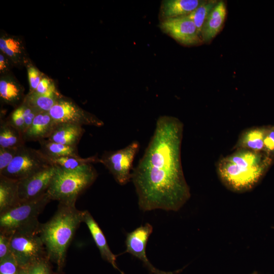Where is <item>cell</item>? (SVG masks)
Here are the masks:
<instances>
[{
	"instance_id": "obj_16",
	"label": "cell",
	"mask_w": 274,
	"mask_h": 274,
	"mask_svg": "<svg viewBox=\"0 0 274 274\" xmlns=\"http://www.w3.org/2000/svg\"><path fill=\"white\" fill-rule=\"evenodd\" d=\"M203 1L199 0H165L161 2L159 18L161 20L187 16Z\"/></svg>"
},
{
	"instance_id": "obj_31",
	"label": "cell",
	"mask_w": 274,
	"mask_h": 274,
	"mask_svg": "<svg viewBox=\"0 0 274 274\" xmlns=\"http://www.w3.org/2000/svg\"><path fill=\"white\" fill-rule=\"evenodd\" d=\"M6 120L23 135L25 131V122L23 116L22 108L21 105L12 112L9 118Z\"/></svg>"
},
{
	"instance_id": "obj_15",
	"label": "cell",
	"mask_w": 274,
	"mask_h": 274,
	"mask_svg": "<svg viewBox=\"0 0 274 274\" xmlns=\"http://www.w3.org/2000/svg\"><path fill=\"white\" fill-rule=\"evenodd\" d=\"M84 132V129L80 125L57 123L47 139L66 146H77Z\"/></svg>"
},
{
	"instance_id": "obj_19",
	"label": "cell",
	"mask_w": 274,
	"mask_h": 274,
	"mask_svg": "<svg viewBox=\"0 0 274 274\" xmlns=\"http://www.w3.org/2000/svg\"><path fill=\"white\" fill-rule=\"evenodd\" d=\"M267 126L255 127L244 131L240 135L234 148L264 151V139Z\"/></svg>"
},
{
	"instance_id": "obj_38",
	"label": "cell",
	"mask_w": 274,
	"mask_h": 274,
	"mask_svg": "<svg viewBox=\"0 0 274 274\" xmlns=\"http://www.w3.org/2000/svg\"><path fill=\"white\" fill-rule=\"evenodd\" d=\"M19 274H28L27 269L21 268Z\"/></svg>"
},
{
	"instance_id": "obj_37",
	"label": "cell",
	"mask_w": 274,
	"mask_h": 274,
	"mask_svg": "<svg viewBox=\"0 0 274 274\" xmlns=\"http://www.w3.org/2000/svg\"><path fill=\"white\" fill-rule=\"evenodd\" d=\"M7 61L4 55L2 54L0 55V71H4L7 68Z\"/></svg>"
},
{
	"instance_id": "obj_13",
	"label": "cell",
	"mask_w": 274,
	"mask_h": 274,
	"mask_svg": "<svg viewBox=\"0 0 274 274\" xmlns=\"http://www.w3.org/2000/svg\"><path fill=\"white\" fill-rule=\"evenodd\" d=\"M83 222L87 225L102 258L110 263L115 269L121 272L117 265V256L110 249L102 231L87 210L83 211Z\"/></svg>"
},
{
	"instance_id": "obj_24",
	"label": "cell",
	"mask_w": 274,
	"mask_h": 274,
	"mask_svg": "<svg viewBox=\"0 0 274 274\" xmlns=\"http://www.w3.org/2000/svg\"><path fill=\"white\" fill-rule=\"evenodd\" d=\"M53 164L59 168L73 170L88 164L100 163V158L97 155L86 158L80 156H68L51 159Z\"/></svg>"
},
{
	"instance_id": "obj_8",
	"label": "cell",
	"mask_w": 274,
	"mask_h": 274,
	"mask_svg": "<svg viewBox=\"0 0 274 274\" xmlns=\"http://www.w3.org/2000/svg\"><path fill=\"white\" fill-rule=\"evenodd\" d=\"M10 252L21 268L47 257L39 233H14L10 242Z\"/></svg>"
},
{
	"instance_id": "obj_29",
	"label": "cell",
	"mask_w": 274,
	"mask_h": 274,
	"mask_svg": "<svg viewBox=\"0 0 274 274\" xmlns=\"http://www.w3.org/2000/svg\"><path fill=\"white\" fill-rule=\"evenodd\" d=\"M28 274H51L50 261L44 258L26 268Z\"/></svg>"
},
{
	"instance_id": "obj_4",
	"label": "cell",
	"mask_w": 274,
	"mask_h": 274,
	"mask_svg": "<svg viewBox=\"0 0 274 274\" xmlns=\"http://www.w3.org/2000/svg\"><path fill=\"white\" fill-rule=\"evenodd\" d=\"M51 200L47 193L33 199L21 201L18 205L0 214V232L39 233L38 217Z\"/></svg>"
},
{
	"instance_id": "obj_27",
	"label": "cell",
	"mask_w": 274,
	"mask_h": 274,
	"mask_svg": "<svg viewBox=\"0 0 274 274\" xmlns=\"http://www.w3.org/2000/svg\"><path fill=\"white\" fill-rule=\"evenodd\" d=\"M0 49L4 54L13 58L18 57L22 51L21 43L12 38H1Z\"/></svg>"
},
{
	"instance_id": "obj_6",
	"label": "cell",
	"mask_w": 274,
	"mask_h": 274,
	"mask_svg": "<svg viewBox=\"0 0 274 274\" xmlns=\"http://www.w3.org/2000/svg\"><path fill=\"white\" fill-rule=\"evenodd\" d=\"M54 165L50 158L40 150L21 146L9 165L1 175L20 180Z\"/></svg>"
},
{
	"instance_id": "obj_21",
	"label": "cell",
	"mask_w": 274,
	"mask_h": 274,
	"mask_svg": "<svg viewBox=\"0 0 274 274\" xmlns=\"http://www.w3.org/2000/svg\"><path fill=\"white\" fill-rule=\"evenodd\" d=\"M39 142L41 146L40 150L51 159L68 156H80L77 146H66L48 139L42 140Z\"/></svg>"
},
{
	"instance_id": "obj_20",
	"label": "cell",
	"mask_w": 274,
	"mask_h": 274,
	"mask_svg": "<svg viewBox=\"0 0 274 274\" xmlns=\"http://www.w3.org/2000/svg\"><path fill=\"white\" fill-rule=\"evenodd\" d=\"M271 157L274 156L264 151L238 149L224 159L241 167H251L260 164Z\"/></svg>"
},
{
	"instance_id": "obj_7",
	"label": "cell",
	"mask_w": 274,
	"mask_h": 274,
	"mask_svg": "<svg viewBox=\"0 0 274 274\" xmlns=\"http://www.w3.org/2000/svg\"><path fill=\"white\" fill-rule=\"evenodd\" d=\"M139 148V143L134 141L119 150L106 151L100 158V163L109 170L118 184L124 185L131 181L133 162Z\"/></svg>"
},
{
	"instance_id": "obj_2",
	"label": "cell",
	"mask_w": 274,
	"mask_h": 274,
	"mask_svg": "<svg viewBox=\"0 0 274 274\" xmlns=\"http://www.w3.org/2000/svg\"><path fill=\"white\" fill-rule=\"evenodd\" d=\"M83 211L75 204L59 202L57 209L47 222L40 224L39 235L48 258L56 265L57 273L64 267L68 247L81 222Z\"/></svg>"
},
{
	"instance_id": "obj_28",
	"label": "cell",
	"mask_w": 274,
	"mask_h": 274,
	"mask_svg": "<svg viewBox=\"0 0 274 274\" xmlns=\"http://www.w3.org/2000/svg\"><path fill=\"white\" fill-rule=\"evenodd\" d=\"M20 269L11 253L0 260V274H19Z\"/></svg>"
},
{
	"instance_id": "obj_25",
	"label": "cell",
	"mask_w": 274,
	"mask_h": 274,
	"mask_svg": "<svg viewBox=\"0 0 274 274\" xmlns=\"http://www.w3.org/2000/svg\"><path fill=\"white\" fill-rule=\"evenodd\" d=\"M61 98L59 96H50L30 92L23 100L39 112H48Z\"/></svg>"
},
{
	"instance_id": "obj_3",
	"label": "cell",
	"mask_w": 274,
	"mask_h": 274,
	"mask_svg": "<svg viewBox=\"0 0 274 274\" xmlns=\"http://www.w3.org/2000/svg\"><path fill=\"white\" fill-rule=\"evenodd\" d=\"M97 176L92 164L73 170L56 166V173L46 193L51 200L75 204L78 196L92 185Z\"/></svg>"
},
{
	"instance_id": "obj_17",
	"label": "cell",
	"mask_w": 274,
	"mask_h": 274,
	"mask_svg": "<svg viewBox=\"0 0 274 274\" xmlns=\"http://www.w3.org/2000/svg\"><path fill=\"white\" fill-rule=\"evenodd\" d=\"M226 16V8L223 1L217 2L203 25L201 37L206 42L212 40L222 27Z\"/></svg>"
},
{
	"instance_id": "obj_34",
	"label": "cell",
	"mask_w": 274,
	"mask_h": 274,
	"mask_svg": "<svg viewBox=\"0 0 274 274\" xmlns=\"http://www.w3.org/2000/svg\"><path fill=\"white\" fill-rule=\"evenodd\" d=\"M11 236L0 232V260H2L10 253V242Z\"/></svg>"
},
{
	"instance_id": "obj_40",
	"label": "cell",
	"mask_w": 274,
	"mask_h": 274,
	"mask_svg": "<svg viewBox=\"0 0 274 274\" xmlns=\"http://www.w3.org/2000/svg\"><path fill=\"white\" fill-rule=\"evenodd\" d=\"M120 273L121 274H125V273H124L123 271H121V272H120Z\"/></svg>"
},
{
	"instance_id": "obj_1",
	"label": "cell",
	"mask_w": 274,
	"mask_h": 274,
	"mask_svg": "<svg viewBox=\"0 0 274 274\" xmlns=\"http://www.w3.org/2000/svg\"><path fill=\"white\" fill-rule=\"evenodd\" d=\"M183 124L177 118L159 116L131 181L142 211H177L190 197L181 159Z\"/></svg>"
},
{
	"instance_id": "obj_30",
	"label": "cell",
	"mask_w": 274,
	"mask_h": 274,
	"mask_svg": "<svg viewBox=\"0 0 274 274\" xmlns=\"http://www.w3.org/2000/svg\"><path fill=\"white\" fill-rule=\"evenodd\" d=\"M20 147H0V173L4 170L13 160Z\"/></svg>"
},
{
	"instance_id": "obj_26",
	"label": "cell",
	"mask_w": 274,
	"mask_h": 274,
	"mask_svg": "<svg viewBox=\"0 0 274 274\" xmlns=\"http://www.w3.org/2000/svg\"><path fill=\"white\" fill-rule=\"evenodd\" d=\"M217 3L216 1H203L195 10L187 15L194 23L201 39H202V29L204 22Z\"/></svg>"
},
{
	"instance_id": "obj_32",
	"label": "cell",
	"mask_w": 274,
	"mask_h": 274,
	"mask_svg": "<svg viewBox=\"0 0 274 274\" xmlns=\"http://www.w3.org/2000/svg\"><path fill=\"white\" fill-rule=\"evenodd\" d=\"M21 106L22 108L23 116L25 122V131L31 124L35 117L38 114L41 112H39L38 110L28 105L24 100L23 101V102Z\"/></svg>"
},
{
	"instance_id": "obj_36",
	"label": "cell",
	"mask_w": 274,
	"mask_h": 274,
	"mask_svg": "<svg viewBox=\"0 0 274 274\" xmlns=\"http://www.w3.org/2000/svg\"><path fill=\"white\" fill-rule=\"evenodd\" d=\"M54 86H55L54 84L51 83L49 79L43 78L35 92L38 94L43 95L46 94Z\"/></svg>"
},
{
	"instance_id": "obj_10",
	"label": "cell",
	"mask_w": 274,
	"mask_h": 274,
	"mask_svg": "<svg viewBox=\"0 0 274 274\" xmlns=\"http://www.w3.org/2000/svg\"><path fill=\"white\" fill-rule=\"evenodd\" d=\"M152 231L153 226L147 223L128 233L125 239L126 250L123 253H129L139 259L152 274H178L181 272L183 269L173 271L161 270L150 262L147 257L146 249Z\"/></svg>"
},
{
	"instance_id": "obj_39",
	"label": "cell",
	"mask_w": 274,
	"mask_h": 274,
	"mask_svg": "<svg viewBox=\"0 0 274 274\" xmlns=\"http://www.w3.org/2000/svg\"><path fill=\"white\" fill-rule=\"evenodd\" d=\"M251 274H258V273L256 271H254V272L251 273Z\"/></svg>"
},
{
	"instance_id": "obj_33",
	"label": "cell",
	"mask_w": 274,
	"mask_h": 274,
	"mask_svg": "<svg viewBox=\"0 0 274 274\" xmlns=\"http://www.w3.org/2000/svg\"><path fill=\"white\" fill-rule=\"evenodd\" d=\"M264 151L274 156V125L267 126L264 139Z\"/></svg>"
},
{
	"instance_id": "obj_9",
	"label": "cell",
	"mask_w": 274,
	"mask_h": 274,
	"mask_svg": "<svg viewBox=\"0 0 274 274\" xmlns=\"http://www.w3.org/2000/svg\"><path fill=\"white\" fill-rule=\"evenodd\" d=\"M56 123H72L100 127L104 123L71 100L61 97L48 112Z\"/></svg>"
},
{
	"instance_id": "obj_35",
	"label": "cell",
	"mask_w": 274,
	"mask_h": 274,
	"mask_svg": "<svg viewBox=\"0 0 274 274\" xmlns=\"http://www.w3.org/2000/svg\"><path fill=\"white\" fill-rule=\"evenodd\" d=\"M27 73L31 92H33L42 80L40 72L33 67H29Z\"/></svg>"
},
{
	"instance_id": "obj_5",
	"label": "cell",
	"mask_w": 274,
	"mask_h": 274,
	"mask_svg": "<svg viewBox=\"0 0 274 274\" xmlns=\"http://www.w3.org/2000/svg\"><path fill=\"white\" fill-rule=\"evenodd\" d=\"M271 157L259 165L243 167L223 158L217 166V172L222 184L229 190L237 193L249 191L264 177L273 161Z\"/></svg>"
},
{
	"instance_id": "obj_23",
	"label": "cell",
	"mask_w": 274,
	"mask_h": 274,
	"mask_svg": "<svg viewBox=\"0 0 274 274\" xmlns=\"http://www.w3.org/2000/svg\"><path fill=\"white\" fill-rule=\"evenodd\" d=\"M22 89L18 83L10 79L1 80L0 96L3 101L15 106L22 99Z\"/></svg>"
},
{
	"instance_id": "obj_22",
	"label": "cell",
	"mask_w": 274,
	"mask_h": 274,
	"mask_svg": "<svg viewBox=\"0 0 274 274\" xmlns=\"http://www.w3.org/2000/svg\"><path fill=\"white\" fill-rule=\"evenodd\" d=\"M25 144L23 134L7 120L0 124V147L13 148L23 146Z\"/></svg>"
},
{
	"instance_id": "obj_12",
	"label": "cell",
	"mask_w": 274,
	"mask_h": 274,
	"mask_svg": "<svg viewBox=\"0 0 274 274\" xmlns=\"http://www.w3.org/2000/svg\"><path fill=\"white\" fill-rule=\"evenodd\" d=\"M56 171L53 165L28 177L18 180L20 201L35 199L45 194Z\"/></svg>"
},
{
	"instance_id": "obj_14",
	"label": "cell",
	"mask_w": 274,
	"mask_h": 274,
	"mask_svg": "<svg viewBox=\"0 0 274 274\" xmlns=\"http://www.w3.org/2000/svg\"><path fill=\"white\" fill-rule=\"evenodd\" d=\"M56 123L48 112L37 114L29 128L23 133L25 142L40 141L47 139L54 130Z\"/></svg>"
},
{
	"instance_id": "obj_18",
	"label": "cell",
	"mask_w": 274,
	"mask_h": 274,
	"mask_svg": "<svg viewBox=\"0 0 274 274\" xmlns=\"http://www.w3.org/2000/svg\"><path fill=\"white\" fill-rule=\"evenodd\" d=\"M18 193V180L0 175V214L20 202Z\"/></svg>"
},
{
	"instance_id": "obj_11",
	"label": "cell",
	"mask_w": 274,
	"mask_h": 274,
	"mask_svg": "<svg viewBox=\"0 0 274 274\" xmlns=\"http://www.w3.org/2000/svg\"><path fill=\"white\" fill-rule=\"evenodd\" d=\"M159 27L164 33L183 45H194L201 42L194 23L187 16L161 20Z\"/></svg>"
}]
</instances>
